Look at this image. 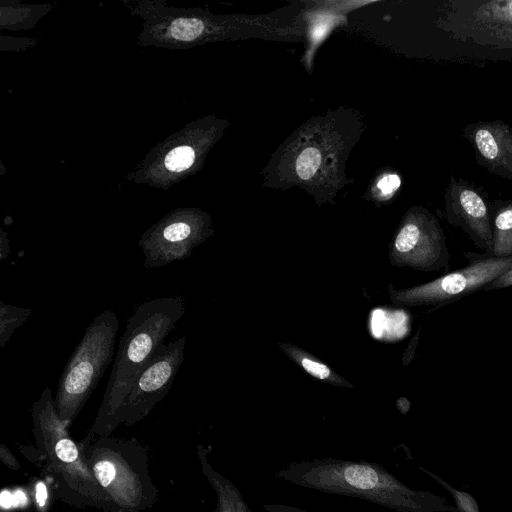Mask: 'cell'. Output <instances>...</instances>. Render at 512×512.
Here are the masks:
<instances>
[{
    "mask_svg": "<svg viewBox=\"0 0 512 512\" xmlns=\"http://www.w3.org/2000/svg\"><path fill=\"white\" fill-rule=\"evenodd\" d=\"M275 476L303 488L359 498L398 512H459L443 498L412 489L383 466L365 460H302L290 463Z\"/></svg>",
    "mask_w": 512,
    "mask_h": 512,
    "instance_id": "1",
    "label": "cell"
},
{
    "mask_svg": "<svg viewBox=\"0 0 512 512\" xmlns=\"http://www.w3.org/2000/svg\"><path fill=\"white\" fill-rule=\"evenodd\" d=\"M186 308L181 296L153 298L135 307L126 321L102 402L89 431L99 436L113 433L114 419L133 382L177 326Z\"/></svg>",
    "mask_w": 512,
    "mask_h": 512,
    "instance_id": "2",
    "label": "cell"
},
{
    "mask_svg": "<svg viewBox=\"0 0 512 512\" xmlns=\"http://www.w3.org/2000/svg\"><path fill=\"white\" fill-rule=\"evenodd\" d=\"M33 435L44 473L53 483L54 496L76 508L112 512L111 504L82 458L78 442L57 413L50 387L31 408Z\"/></svg>",
    "mask_w": 512,
    "mask_h": 512,
    "instance_id": "3",
    "label": "cell"
},
{
    "mask_svg": "<svg viewBox=\"0 0 512 512\" xmlns=\"http://www.w3.org/2000/svg\"><path fill=\"white\" fill-rule=\"evenodd\" d=\"M78 443L112 512H146L154 506L159 488L149 474L147 451L135 438L99 436L88 430Z\"/></svg>",
    "mask_w": 512,
    "mask_h": 512,
    "instance_id": "4",
    "label": "cell"
},
{
    "mask_svg": "<svg viewBox=\"0 0 512 512\" xmlns=\"http://www.w3.org/2000/svg\"><path fill=\"white\" fill-rule=\"evenodd\" d=\"M118 329L119 320L112 309L95 316L63 369L54 401L59 418L68 426L82 411L115 358Z\"/></svg>",
    "mask_w": 512,
    "mask_h": 512,
    "instance_id": "5",
    "label": "cell"
},
{
    "mask_svg": "<svg viewBox=\"0 0 512 512\" xmlns=\"http://www.w3.org/2000/svg\"><path fill=\"white\" fill-rule=\"evenodd\" d=\"M186 336L161 345L141 370L120 406L113 432L120 426H132L143 420L170 391L184 361Z\"/></svg>",
    "mask_w": 512,
    "mask_h": 512,
    "instance_id": "6",
    "label": "cell"
},
{
    "mask_svg": "<svg viewBox=\"0 0 512 512\" xmlns=\"http://www.w3.org/2000/svg\"><path fill=\"white\" fill-rule=\"evenodd\" d=\"M512 267L511 257H490L443 275L431 282L395 293L406 305L447 303L483 289Z\"/></svg>",
    "mask_w": 512,
    "mask_h": 512,
    "instance_id": "7",
    "label": "cell"
},
{
    "mask_svg": "<svg viewBox=\"0 0 512 512\" xmlns=\"http://www.w3.org/2000/svg\"><path fill=\"white\" fill-rule=\"evenodd\" d=\"M391 256L398 265L422 271L449 266V252L443 230L433 216L424 213L411 215L400 227Z\"/></svg>",
    "mask_w": 512,
    "mask_h": 512,
    "instance_id": "8",
    "label": "cell"
},
{
    "mask_svg": "<svg viewBox=\"0 0 512 512\" xmlns=\"http://www.w3.org/2000/svg\"><path fill=\"white\" fill-rule=\"evenodd\" d=\"M161 223L145 233L139 241L147 269L166 266L191 256L194 248L208 237L201 221L184 217Z\"/></svg>",
    "mask_w": 512,
    "mask_h": 512,
    "instance_id": "9",
    "label": "cell"
},
{
    "mask_svg": "<svg viewBox=\"0 0 512 512\" xmlns=\"http://www.w3.org/2000/svg\"><path fill=\"white\" fill-rule=\"evenodd\" d=\"M449 218L460 226L476 246L492 251L493 232L483 199L466 187L454 188L447 203Z\"/></svg>",
    "mask_w": 512,
    "mask_h": 512,
    "instance_id": "10",
    "label": "cell"
},
{
    "mask_svg": "<svg viewBox=\"0 0 512 512\" xmlns=\"http://www.w3.org/2000/svg\"><path fill=\"white\" fill-rule=\"evenodd\" d=\"M209 453V447L197 444L196 455L201 472L216 494L213 512H252L238 488L211 465Z\"/></svg>",
    "mask_w": 512,
    "mask_h": 512,
    "instance_id": "11",
    "label": "cell"
},
{
    "mask_svg": "<svg viewBox=\"0 0 512 512\" xmlns=\"http://www.w3.org/2000/svg\"><path fill=\"white\" fill-rule=\"evenodd\" d=\"M475 144L484 159L497 166L512 165V137L504 128L487 125L475 132Z\"/></svg>",
    "mask_w": 512,
    "mask_h": 512,
    "instance_id": "12",
    "label": "cell"
},
{
    "mask_svg": "<svg viewBox=\"0 0 512 512\" xmlns=\"http://www.w3.org/2000/svg\"><path fill=\"white\" fill-rule=\"evenodd\" d=\"M472 14L470 16L472 23L504 22V24L477 26V30L482 31L495 27L496 32L502 29L507 32L512 29V1L481 3L478 8L473 10Z\"/></svg>",
    "mask_w": 512,
    "mask_h": 512,
    "instance_id": "13",
    "label": "cell"
},
{
    "mask_svg": "<svg viewBox=\"0 0 512 512\" xmlns=\"http://www.w3.org/2000/svg\"><path fill=\"white\" fill-rule=\"evenodd\" d=\"M492 253L494 257L512 256V207L503 208L494 219L492 228Z\"/></svg>",
    "mask_w": 512,
    "mask_h": 512,
    "instance_id": "14",
    "label": "cell"
},
{
    "mask_svg": "<svg viewBox=\"0 0 512 512\" xmlns=\"http://www.w3.org/2000/svg\"><path fill=\"white\" fill-rule=\"evenodd\" d=\"M32 310L0 301V347L4 348L17 328L31 317Z\"/></svg>",
    "mask_w": 512,
    "mask_h": 512,
    "instance_id": "15",
    "label": "cell"
},
{
    "mask_svg": "<svg viewBox=\"0 0 512 512\" xmlns=\"http://www.w3.org/2000/svg\"><path fill=\"white\" fill-rule=\"evenodd\" d=\"M288 355L293 358L308 374L321 381H326L336 385L351 386L350 384L339 378L333 371L325 364L311 358L309 355L294 347L286 349Z\"/></svg>",
    "mask_w": 512,
    "mask_h": 512,
    "instance_id": "16",
    "label": "cell"
},
{
    "mask_svg": "<svg viewBox=\"0 0 512 512\" xmlns=\"http://www.w3.org/2000/svg\"><path fill=\"white\" fill-rule=\"evenodd\" d=\"M419 469L433 478L437 483L441 484L452 495L459 512H479L478 503L472 495L453 488L443 479L423 467H419Z\"/></svg>",
    "mask_w": 512,
    "mask_h": 512,
    "instance_id": "17",
    "label": "cell"
},
{
    "mask_svg": "<svg viewBox=\"0 0 512 512\" xmlns=\"http://www.w3.org/2000/svg\"><path fill=\"white\" fill-rule=\"evenodd\" d=\"M204 29V24L195 18H179L172 22L169 32L178 40L189 41L198 37Z\"/></svg>",
    "mask_w": 512,
    "mask_h": 512,
    "instance_id": "18",
    "label": "cell"
},
{
    "mask_svg": "<svg viewBox=\"0 0 512 512\" xmlns=\"http://www.w3.org/2000/svg\"><path fill=\"white\" fill-rule=\"evenodd\" d=\"M321 164V155L314 147L304 149L296 160V172L303 180H308L317 172Z\"/></svg>",
    "mask_w": 512,
    "mask_h": 512,
    "instance_id": "19",
    "label": "cell"
},
{
    "mask_svg": "<svg viewBox=\"0 0 512 512\" xmlns=\"http://www.w3.org/2000/svg\"><path fill=\"white\" fill-rule=\"evenodd\" d=\"M194 160V151L189 146H180L171 150L165 158V166L173 172H180L190 167Z\"/></svg>",
    "mask_w": 512,
    "mask_h": 512,
    "instance_id": "20",
    "label": "cell"
},
{
    "mask_svg": "<svg viewBox=\"0 0 512 512\" xmlns=\"http://www.w3.org/2000/svg\"><path fill=\"white\" fill-rule=\"evenodd\" d=\"M401 184V180L396 174H385L377 182V188L383 196L392 195Z\"/></svg>",
    "mask_w": 512,
    "mask_h": 512,
    "instance_id": "21",
    "label": "cell"
},
{
    "mask_svg": "<svg viewBox=\"0 0 512 512\" xmlns=\"http://www.w3.org/2000/svg\"><path fill=\"white\" fill-rule=\"evenodd\" d=\"M35 502L38 512H47V489L42 481L35 485Z\"/></svg>",
    "mask_w": 512,
    "mask_h": 512,
    "instance_id": "22",
    "label": "cell"
},
{
    "mask_svg": "<svg viewBox=\"0 0 512 512\" xmlns=\"http://www.w3.org/2000/svg\"><path fill=\"white\" fill-rule=\"evenodd\" d=\"M0 460L5 466L12 470L16 471L20 469L19 461L15 458L10 449L7 448L4 444L0 445Z\"/></svg>",
    "mask_w": 512,
    "mask_h": 512,
    "instance_id": "23",
    "label": "cell"
},
{
    "mask_svg": "<svg viewBox=\"0 0 512 512\" xmlns=\"http://www.w3.org/2000/svg\"><path fill=\"white\" fill-rule=\"evenodd\" d=\"M512 286V267L505 272L503 275L498 277L496 280L491 282L489 285L484 287V290H491V289H498V288H505Z\"/></svg>",
    "mask_w": 512,
    "mask_h": 512,
    "instance_id": "24",
    "label": "cell"
},
{
    "mask_svg": "<svg viewBox=\"0 0 512 512\" xmlns=\"http://www.w3.org/2000/svg\"><path fill=\"white\" fill-rule=\"evenodd\" d=\"M262 507L266 512H311L295 506L279 503H266L263 504Z\"/></svg>",
    "mask_w": 512,
    "mask_h": 512,
    "instance_id": "25",
    "label": "cell"
}]
</instances>
